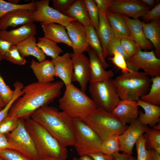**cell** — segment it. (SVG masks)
<instances>
[{
  "instance_id": "1f68e13d",
  "label": "cell",
  "mask_w": 160,
  "mask_h": 160,
  "mask_svg": "<svg viewBox=\"0 0 160 160\" xmlns=\"http://www.w3.org/2000/svg\"><path fill=\"white\" fill-rule=\"evenodd\" d=\"M54 41L45 36L39 37L37 45L46 55L54 59L62 53L63 50Z\"/></svg>"
},
{
  "instance_id": "681fc988",
  "label": "cell",
  "mask_w": 160,
  "mask_h": 160,
  "mask_svg": "<svg viewBox=\"0 0 160 160\" xmlns=\"http://www.w3.org/2000/svg\"><path fill=\"white\" fill-rule=\"evenodd\" d=\"M111 0H94L98 11L105 14Z\"/></svg>"
},
{
  "instance_id": "3957f363",
  "label": "cell",
  "mask_w": 160,
  "mask_h": 160,
  "mask_svg": "<svg viewBox=\"0 0 160 160\" xmlns=\"http://www.w3.org/2000/svg\"><path fill=\"white\" fill-rule=\"evenodd\" d=\"M26 128L35 144L40 159L66 160L68 151L42 125L30 117L25 120Z\"/></svg>"
},
{
  "instance_id": "bcb514c9",
  "label": "cell",
  "mask_w": 160,
  "mask_h": 160,
  "mask_svg": "<svg viewBox=\"0 0 160 160\" xmlns=\"http://www.w3.org/2000/svg\"><path fill=\"white\" fill-rule=\"evenodd\" d=\"M141 17L147 23L153 20H159L160 3H159L147 12Z\"/></svg>"
},
{
  "instance_id": "ac0fdd59",
  "label": "cell",
  "mask_w": 160,
  "mask_h": 160,
  "mask_svg": "<svg viewBox=\"0 0 160 160\" xmlns=\"http://www.w3.org/2000/svg\"><path fill=\"white\" fill-rule=\"evenodd\" d=\"M33 11L20 9L9 12L0 18V31L6 30L9 27H15L19 25L33 22Z\"/></svg>"
},
{
  "instance_id": "7bdbcfd3",
  "label": "cell",
  "mask_w": 160,
  "mask_h": 160,
  "mask_svg": "<svg viewBox=\"0 0 160 160\" xmlns=\"http://www.w3.org/2000/svg\"><path fill=\"white\" fill-rule=\"evenodd\" d=\"M120 40L121 45L129 57L133 56L140 50L131 38L122 37Z\"/></svg>"
},
{
  "instance_id": "603a6c76",
  "label": "cell",
  "mask_w": 160,
  "mask_h": 160,
  "mask_svg": "<svg viewBox=\"0 0 160 160\" xmlns=\"http://www.w3.org/2000/svg\"><path fill=\"white\" fill-rule=\"evenodd\" d=\"M44 36L57 43H62L71 47V42L64 26L57 23H40Z\"/></svg>"
},
{
  "instance_id": "e0dca14e",
  "label": "cell",
  "mask_w": 160,
  "mask_h": 160,
  "mask_svg": "<svg viewBox=\"0 0 160 160\" xmlns=\"http://www.w3.org/2000/svg\"><path fill=\"white\" fill-rule=\"evenodd\" d=\"M90 61V74L89 82L101 81L111 79L114 76L112 70L104 67L96 52L90 47L87 51Z\"/></svg>"
},
{
  "instance_id": "4316f807",
  "label": "cell",
  "mask_w": 160,
  "mask_h": 160,
  "mask_svg": "<svg viewBox=\"0 0 160 160\" xmlns=\"http://www.w3.org/2000/svg\"><path fill=\"white\" fill-rule=\"evenodd\" d=\"M16 45L21 55L24 58L32 56L35 57L39 62L46 59V55L37 45L36 40L34 36L28 37Z\"/></svg>"
},
{
  "instance_id": "277c9868",
  "label": "cell",
  "mask_w": 160,
  "mask_h": 160,
  "mask_svg": "<svg viewBox=\"0 0 160 160\" xmlns=\"http://www.w3.org/2000/svg\"><path fill=\"white\" fill-rule=\"evenodd\" d=\"M113 81L120 99L137 101L148 93L152 79L143 72L132 71L122 73Z\"/></svg>"
},
{
  "instance_id": "d590c367",
  "label": "cell",
  "mask_w": 160,
  "mask_h": 160,
  "mask_svg": "<svg viewBox=\"0 0 160 160\" xmlns=\"http://www.w3.org/2000/svg\"><path fill=\"white\" fill-rule=\"evenodd\" d=\"M14 93L10 102L0 111V122L8 115L9 111L14 102L23 94L22 90L24 87L23 84L19 81L15 82L13 84Z\"/></svg>"
},
{
  "instance_id": "f546056e",
  "label": "cell",
  "mask_w": 160,
  "mask_h": 160,
  "mask_svg": "<svg viewBox=\"0 0 160 160\" xmlns=\"http://www.w3.org/2000/svg\"><path fill=\"white\" fill-rule=\"evenodd\" d=\"M86 29L89 46L96 52L104 68H107L109 66V64L104 57L103 48L95 29L91 24L86 27Z\"/></svg>"
},
{
  "instance_id": "7402d4cb",
  "label": "cell",
  "mask_w": 160,
  "mask_h": 160,
  "mask_svg": "<svg viewBox=\"0 0 160 160\" xmlns=\"http://www.w3.org/2000/svg\"><path fill=\"white\" fill-rule=\"evenodd\" d=\"M124 17L129 29L131 37L136 43L139 48L140 50H144L152 49V45L145 36L142 22L139 19L131 18L125 15Z\"/></svg>"
},
{
  "instance_id": "60d3db41",
  "label": "cell",
  "mask_w": 160,
  "mask_h": 160,
  "mask_svg": "<svg viewBox=\"0 0 160 160\" xmlns=\"http://www.w3.org/2000/svg\"><path fill=\"white\" fill-rule=\"evenodd\" d=\"M3 160H31L20 152L13 149L5 148L0 153Z\"/></svg>"
},
{
  "instance_id": "c3c4849f",
  "label": "cell",
  "mask_w": 160,
  "mask_h": 160,
  "mask_svg": "<svg viewBox=\"0 0 160 160\" xmlns=\"http://www.w3.org/2000/svg\"><path fill=\"white\" fill-rule=\"evenodd\" d=\"M13 45L9 41L0 37V60L1 61L6 52Z\"/></svg>"
},
{
  "instance_id": "836d02e7",
  "label": "cell",
  "mask_w": 160,
  "mask_h": 160,
  "mask_svg": "<svg viewBox=\"0 0 160 160\" xmlns=\"http://www.w3.org/2000/svg\"><path fill=\"white\" fill-rule=\"evenodd\" d=\"M143 136L145 140L147 149H154L160 146V130L151 129L147 126Z\"/></svg>"
},
{
  "instance_id": "4fadbf2b",
  "label": "cell",
  "mask_w": 160,
  "mask_h": 160,
  "mask_svg": "<svg viewBox=\"0 0 160 160\" xmlns=\"http://www.w3.org/2000/svg\"><path fill=\"white\" fill-rule=\"evenodd\" d=\"M73 68L72 81L78 82L81 89L85 92L90 79V61L83 53H70Z\"/></svg>"
},
{
  "instance_id": "6125c7cd",
  "label": "cell",
  "mask_w": 160,
  "mask_h": 160,
  "mask_svg": "<svg viewBox=\"0 0 160 160\" xmlns=\"http://www.w3.org/2000/svg\"><path fill=\"white\" fill-rule=\"evenodd\" d=\"M72 160H78V159L77 158L74 157L72 159Z\"/></svg>"
},
{
  "instance_id": "91938a15",
  "label": "cell",
  "mask_w": 160,
  "mask_h": 160,
  "mask_svg": "<svg viewBox=\"0 0 160 160\" xmlns=\"http://www.w3.org/2000/svg\"><path fill=\"white\" fill-rule=\"evenodd\" d=\"M5 105L2 102L0 97V107L1 108H4Z\"/></svg>"
},
{
  "instance_id": "11a10c76",
  "label": "cell",
  "mask_w": 160,
  "mask_h": 160,
  "mask_svg": "<svg viewBox=\"0 0 160 160\" xmlns=\"http://www.w3.org/2000/svg\"><path fill=\"white\" fill-rule=\"evenodd\" d=\"M80 156L78 160H94L90 156L88 155H82Z\"/></svg>"
},
{
  "instance_id": "8992f818",
  "label": "cell",
  "mask_w": 160,
  "mask_h": 160,
  "mask_svg": "<svg viewBox=\"0 0 160 160\" xmlns=\"http://www.w3.org/2000/svg\"><path fill=\"white\" fill-rule=\"evenodd\" d=\"M81 120L99 136L101 141L110 137L120 135L128 126L121 122L112 113L98 108Z\"/></svg>"
},
{
  "instance_id": "44dd1931",
  "label": "cell",
  "mask_w": 160,
  "mask_h": 160,
  "mask_svg": "<svg viewBox=\"0 0 160 160\" xmlns=\"http://www.w3.org/2000/svg\"><path fill=\"white\" fill-rule=\"evenodd\" d=\"M37 33L36 25L30 22L22 25L20 27L9 31H0V37L11 42L13 45Z\"/></svg>"
},
{
  "instance_id": "83f0119b",
  "label": "cell",
  "mask_w": 160,
  "mask_h": 160,
  "mask_svg": "<svg viewBox=\"0 0 160 160\" xmlns=\"http://www.w3.org/2000/svg\"><path fill=\"white\" fill-rule=\"evenodd\" d=\"M105 15L113 29L115 37L131 38L129 29L124 15L108 11Z\"/></svg>"
},
{
  "instance_id": "d6986e66",
  "label": "cell",
  "mask_w": 160,
  "mask_h": 160,
  "mask_svg": "<svg viewBox=\"0 0 160 160\" xmlns=\"http://www.w3.org/2000/svg\"><path fill=\"white\" fill-rule=\"evenodd\" d=\"M51 60L55 66L56 76L62 80L65 86L71 84L73 68L70 53H65Z\"/></svg>"
},
{
  "instance_id": "be15d7a7",
  "label": "cell",
  "mask_w": 160,
  "mask_h": 160,
  "mask_svg": "<svg viewBox=\"0 0 160 160\" xmlns=\"http://www.w3.org/2000/svg\"><path fill=\"white\" fill-rule=\"evenodd\" d=\"M2 108H1V107H0V111H1V110L2 109Z\"/></svg>"
},
{
  "instance_id": "94428289",
  "label": "cell",
  "mask_w": 160,
  "mask_h": 160,
  "mask_svg": "<svg viewBox=\"0 0 160 160\" xmlns=\"http://www.w3.org/2000/svg\"><path fill=\"white\" fill-rule=\"evenodd\" d=\"M40 160H59L56 159H41Z\"/></svg>"
},
{
  "instance_id": "4dcf8cb0",
  "label": "cell",
  "mask_w": 160,
  "mask_h": 160,
  "mask_svg": "<svg viewBox=\"0 0 160 160\" xmlns=\"http://www.w3.org/2000/svg\"><path fill=\"white\" fill-rule=\"evenodd\" d=\"M149 91L142 96L140 100L152 105H160V76L152 78Z\"/></svg>"
},
{
  "instance_id": "5b68a950",
  "label": "cell",
  "mask_w": 160,
  "mask_h": 160,
  "mask_svg": "<svg viewBox=\"0 0 160 160\" xmlns=\"http://www.w3.org/2000/svg\"><path fill=\"white\" fill-rule=\"evenodd\" d=\"M58 101L63 111L72 118L81 120L97 108L92 98L72 83L66 86L64 94Z\"/></svg>"
},
{
  "instance_id": "9a60e30c",
  "label": "cell",
  "mask_w": 160,
  "mask_h": 160,
  "mask_svg": "<svg viewBox=\"0 0 160 160\" xmlns=\"http://www.w3.org/2000/svg\"><path fill=\"white\" fill-rule=\"evenodd\" d=\"M71 42L73 53H83L88 50V44L86 27L77 21H73L65 27Z\"/></svg>"
},
{
  "instance_id": "f5cc1de1",
  "label": "cell",
  "mask_w": 160,
  "mask_h": 160,
  "mask_svg": "<svg viewBox=\"0 0 160 160\" xmlns=\"http://www.w3.org/2000/svg\"><path fill=\"white\" fill-rule=\"evenodd\" d=\"M7 148L13 149L8 142L6 135L0 133V153L3 150Z\"/></svg>"
},
{
  "instance_id": "30bf717a",
  "label": "cell",
  "mask_w": 160,
  "mask_h": 160,
  "mask_svg": "<svg viewBox=\"0 0 160 160\" xmlns=\"http://www.w3.org/2000/svg\"><path fill=\"white\" fill-rule=\"evenodd\" d=\"M126 61L132 71H139L142 69L151 78L160 76V59L156 56L153 50L148 52L140 50Z\"/></svg>"
},
{
  "instance_id": "484cf974",
  "label": "cell",
  "mask_w": 160,
  "mask_h": 160,
  "mask_svg": "<svg viewBox=\"0 0 160 160\" xmlns=\"http://www.w3.org/2000/svg\"><path fill=\"white\" fill-rule=\"evenodd\" d=\"M64 15L75 19L85 27L91 24L84 0H75L66 10L61 12Z\"/></svg>"
},
{
  "instance_id": "db71d44e",
  "label": "cell",
  "mask_w": 160,
  "mask_h": 160,
  "mask_svg": "<svg viewBox=\"0 0 160 160\" xmlns=\"http://www.w3.org/2000/svg\"><path fill=\"white\" fill-rule=\"evenodd\" d=\"M140 1L145 5L151 8L154 7L156 4L155 1L154 0H141Z\"/></svg>"
},
{
  "instance_id": "cb8c5ba5",
  "label": "cell",
  "mask_w": 160,
  "mask_h": 160,
  "mask_svg": "<svg viewBox=\"0 0 160 160\" xmlns=\"http://www.w3.org/2000/svg\"><path fill=\"white\" fill-rule=\"evenodd\" d=\"M138 106L142 107L144 112L139 111L137 119L143 125L153 127L160 121V107L144 102L137 101Z\"/></svg>"
},
{
  "instance_id": "8d00e7d4",
  "label": "cell",
  "mask_w": 160,
  "mask_h": 160,
  "mask_svg": "<svg viewBox=\"0 0 160 160\" xmlns=\"http://www.w3.org/2000/svg\"><path fill=\"white\" fill-rule=\"evenodd\" d=\"M135 145L137 154L136 160H153V149H146L143 135L139 138Z\"/></svg>"
},
{
  "instance_id": "b9f144b4",
  "label": "cell",
  "mask_w": 160,
  "mask_h": 160,
  "mask_svg": "<svg viewBox=\"0 0 160 160\" xmlns=\"http://www.w3.org/2000/svg\"><path fill=\"white\" fill-rule=\"evenodd\" d=\"M115 52L121 54L126 60L129 58L121 45L120 38L114 37L111 40L108 44L107 48V57H112Z\"/></svg>"
},
{
  "instance_id": "f6af8a7d",
  "label": "cell",
  "mask_w": 160,
  "mask_h": 160,
  "mask_svg": "<svg viewBox=\"0 0 160 160\" xmlns=\"http://www.w3.org/2000/svg\"><path fill=\"white\" fill-rule=\"evenodd\" d=\"M110 60L112 62L120 69L122 73H127L131 71L127 65L126 60L121 54L115 52Z\"/></svg>"
},
{
  "instance_id": "ee69618b",
  "label": "cell",
  "mask_w": 160,
  "mask_h": 160,
  "mask_svg": "<svg viewBox=\"0 0 160 160\" xmlns=\"http://www.w3.org/2000/svg\"><path fill=\"white\" fill-rule=\"evenodd\" d=\"M14 93V90L6 84L0 73V97L5 105L11 100Z\"/></svg>"
},
{
  "instance_id": "ab89813d",
  "label": "cell",
  "mask_w": 160,
  "mask_h": 160,
  "mask_svg": "<svg viewBox=\"0 0 160 160\" xmlns=\"http://www.w3.org/2000/svg\"><path fill=\"white\" fill-rule=\"evenodd\" d=\"M18 122V119L8 114L0 122V133L6 135L10 132L17 127Z\"/></svg>"
},
{
  "instance_id": "9f6ffc18",
  "label": "cell",
  "mask_w": 160,
  "mask_h": 160,
  "mask_svg": "<svg viewBox=\"0 0 160 160\" xmlns=\"http://www.w3.org/2000/svg\"><path fill=\"white\" fill-rule=\"evenodd\" d=\"M153 149V160H160V154L156 152L154 149Z\"/></svg>"
},
{
  "instance_id": "d6a6232c",
  "label": "cell",
  "mask_w": 160,
  "mask_h": 160,
  "mask_svg": "<svg viewBox=\"0 0 160 160\" xmlns=\"http://www.w3.org/2000/svg\"><path fill=\"white\" fill-rule=\"evenodd\" d=\"M20 9L35 11L36 9L35 1L25 4H14L0 0V18L9 12Z\"/></svg>"
},
{
  "instance_id": "6f0895ef",
  "label": "cell",
  "mask_w": 160,
  "mask_h": 160,
  "mask_svg": "<svg viewBox=\"0 0 160 160\" xmlns=\"http://www.w3.org/2000/svg\"><path fill=\"white\" fill-rule=\"evenodd\" d=\"M153 129L158 130H160V122L156 124L153 127Z\"/></svg>"
},
{
  "instance_id": "8fae6325",
  "label": "cell",
  "mask_w": 160,
  "mask_h": 160,
  "mask_svg": "<svg viewBox=\"0 0 160 160\" xmlns=\"http://www.w3.org/2000/svg\"><path fill=\"white\" fill-rule=\"evenodd\" d=\"M49 0L35 1L36 9L33 12V22L40 23H55L65 27L72 22L76 21L74 19L68 17L55 10L49 5Z\"/></svg>"
},
{
  "instance_id": "816d5d0a",
  "label": "cell",
  "mask_w": 160,
  "mask_h": 160,
  "mask_svg": "<svg viewBox=\"0 0 160 160\" xmlns=\"http://www.w3.org/2000/svg\"><path fill=\"white\" fill-rule=\"evenodd\" d=\"M89 155L94 160H114L113 155H108L101 152L91 154Z\"/></svg>"
},
{
  "instance_id": "6da1fadb",
  "label": "cell",
  "mask_w": 160,
  "mask_h": 160,
  "mask_svg": "<svg viewBox=\"0 0 160 160\" xmlns=\"http://www.w3.org/2000/svg\"><path fill=\"white\" fill-rule=\"evenodd\" d=\"M64 84L62 81L47 83L37 81L24 87L23 94L14 102L8 114L18 119L30 118L37 110L58 97Z\"/></svg>"
},
{
  "instance_id": "5bb4252c",
  "label": "cell",
  "mask_w": 160,
  "mask_h": 160,
  "mask_svg": "<svg viewBox=\"0 0 160 160\" xmlns=\"http://www.w3.org/2000/svg\"><path fill=\"white\" fill-rule=\"evenodd\" d=\"M147 127L143 124L137 118L131 123L124 132L118 136L120 151L132 155L134 145L144 133Z\"/></svg>"
},
{
  "instance_id": "7c38bea8",
  "label": "cell",
  "mask_w": 160,
  "mask_h": 160,
  "mask_svg": "<svg viewBox=\"0 0 160 160\" xmlns=\"http://www.w3.org/2000/svg\"><path fill=\"white\" fill-rule=\"evenodd\" d=\"M151 8L137 0H111L108 11L138 19Z\"/></svg>"
},
{
  "instance_id": "f907efd6",
  "label": "cell",
  "mask_w": 160,
  "mask_h": 160,
  "mask_svg": "<svg viewBox=\"0 0 160 160\" xmlns=\"http://www.w3.org/2000/svg\"><path fill=\"white\" fill-rule=\"evenodd\" d=\"M113 156L114 160H136V158L132 156V155L122 152L121 153L119 152L114 153Z\"/></svg>"
},
{
  "instance_id": "74e56055",
  "label": "cell",
  "mask_w": 160,
  "mask_h": 160,
  "mask_svg": "<svg viewBox=\"0 0 160 160\" xmlns=\"http://www.w3.org/2000/svg\"><path fill=\"white\" fill-rule=\"evenodd\" d=\"M3 59L21 65H24L26 62L25 59L21 55L16 45L11 47L4 55Z\"/></svg>"
},
{
  "instance_id": "2e32d148",
  "label": "cell",
  "mask_w": 160,
  "mask_h": 160,
  "mask_svg": "<svg viewBox=\"0 0 160 160\" xmlns=\"http://www.w3.org/2000/svg\"><path fill=\"white\" fill-rule=\"evenodd\" d=\"M139 112L137 101L121 100L111 113L121 122L127 124H130L138 118Z\"/></svg>"
},
{
  "instance_id": "680465c9",
  "label": "cell",
  "mask_w": 160,
  "mask_h": 160,
  "mask_svg": "<svg viewBox=\"0 0 160 160\" xmlns=\"http://www.w3.org/2000/svg\"><path fill=\"white\" fill-rule=\"evenodd\" d=\"M7 1L9 3L14 4H18L20 1L19 0H8Z\"/></svg>"
},
{
  "instance_id": "7dc6e473",
  "label": "cell",
  "mask_w": 160,
  "mask_h": 160,
  "mask_svg": "<svg viewBox=\"0 0 160 160\" xmlns=\"http://www.w3.org/2000/svg\"><path fill=\"white\" fill-rule=\"evenodd\" d=\"M75 0H52V7L54 9L61 12L67 9Z\"/></svg>"
},
{
  "instance_id": "9c48e42d",
  "label": "cell",
  "mask_w": 160,
  "mask_h": 160,
  "mask_svg": "<svg viewBox=\"0 0 160 160\" xmlns=\"http://www.w3.org/2000/svg\"><path fill=\"white\" fill-rule=\"evenodd\" d=\"M18 119L16 128L5 135L8 142L13 149L20 152L31 160H40L34 141L26 128L25 120L21 118Z\"/></svg>"
},
{
  "instance_id": "7a4b0ae2",
  "label": "cell",
  "mask_w": 160,
  "mask_h": 160,
  "mask_svg": "<svg viewBox=\"0 0 160 160\" xmlns=\"http://www.w3.org/2000/svg\"><path fill=\"white\" fill-rule=\"evenodd\" d=\"M30 118L42 125L64 147L74 146L73 119L64 112L47 105L36 111Z\"/></svg>"
},
{
  "instance_id": "d4e9b609",
  "label": "cell",
  "mask_w": 160,
  "mask_h": 160,
  "mask_svg": "<svg viewBox=\"0 0 160 160\" xmlns=\"http://www.w3.org/2000/svg\"><path fill=\"white\" fill-rule=\"evenodd\" d=\"M96 32L103 48L104 57L105 59L107 57V48L108 44L115 36L105 14L99 11V24Z\"/></svg>"
},
{
  "instance_id": "f35d334b",
  "label": "cell",
  "mask_w": 160,
  "mask_h": 160,
  "mask_svg": "<svg viewBox=\"0 0 160 160\" xmlns=\"http://www.w3.org/2000/svg\"><path fill=\"white\" fill-rule=\"evenodd\" d=\"M85 4L91 24L96 31L99 24V11L94 0H84Z\"/></svg>"
},
{
  "instance_id": "f1b7e54d",
  "label": "cell",
  "mask_w": 160,
  "mask_h": 160,
  "mask_svg": "<svg viewBox=\"0 0 160 160\" xmlns=\"http://www.w3.org/2000/svg\"><path fill=\"white\" fill-rule=\"evenodd\" d=\"M143 31L145 38L152 43L155 49V54L160 57V22L159 20L152 21L148 23L142 22Z\"/></svg>"
},
{
  "instance_id": "52a82bcc",
  "label": "cell",
  "mask_w": 160,
  "mask_h": 160,
  "mask_svg": "<svg viewBox=\"0 0 160 160\" xmlns=\"http://www.w3.org/2000/svg\"><path fill=\"white\" fill-rule=\"evenodd\" d=\"M89 83V92L97 108L111 113L120 100L113 79Z\"/></svg>"
},
{
  "instance_id": "ba28073f",
  "label": "cell",
  "mask_w": 160,
  "mask_h": 160,
  "mask_svg": "<svg viewBox=\"0 0 160 160\" xmlns=\"http://www.w3.org/2000/svg\"><path fill=\"white\" fill-rule=\"evenodd\" d=\"M75 127L74 146L79 155L101 152V140L99 136L82 120L73 118Z\"/></svg>"
},
{
  "instance_id": "e575fe53",
  "label": "cell",
  "mask_w": 160,
  "mask_h": 160,
  "mask_svg": "<svg viewBox=\"0 0 160 160\" xmlns=\"http://www.w3.org/2000/svg\"><path fill=\"white\" fill-rule=\"evenodd\" d=\"M118 136L110 137L102 141L101 152L108 155H113L120 151V145Z\"/></svg>"
},
{
  "instance_id": "e7e4bbea",
  "label": "cell",
  "mask_w": 160,
  "mask_h": 160,
  "mask_svg": "<svg viewBox=\"0 0 160 160\" xmlns=\"http://www.w3.org/2000/svg\"><path fill=\"white\" fill-rule=\"evenodd\" d=\"M0 160H3L0 158Z\"/></svg>"
},
{
  "instance_id": "ffe728a7",
  "label": "cell",
  "mask_w": 160,
  "mask_h": 160,
  "mask_svg": "<svg viewBox=\"0 0 160 160\" xmlns=\"http://www.w3.org/2000/svg\"><path fill=\"white\" fill-rule=\"evenodd\" d=\"M30 68L39 82L43 83L53 82L56 72L54 65L51 60L45 59L39 62L33 59Z\"/></svg>"
}]
</instances>
